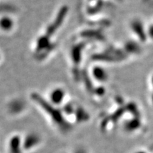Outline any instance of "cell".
<instances>
[{
  "mask_svg": "<svg viewBox=\"0 0 153 153\" xmlns=\"http://www.w3.org/2000/svg\"><path fill=\"white\" fill-rule=\"evenodd\" d=\"M38 141L39 140H38L37 135H30L26 139L24 144L23 145V148L26 150H29V149L32 148L31 147H33V145L35 146L36 144H38Z\"/></svg>",
  "mask_w": 153,
  "mask_h": 153,
  "instance_id": "cell-1",
  "label": "cell"
},
{
  "mask_svg": "<svg viewBox=\"0 0 153 153\" xmlns=\"http://www.w3.org/2000/svg\"><path fill=\"white\" fill-rule=\"evenodd\" d=\"M21 145L20 140L18 137H14L11 140L9 143V152L10 153H21Z\"/></svg>",
  "mask_w": 153,
  "mask_h": 153,
  "instance_id": "cell-2",
  "label": "cell"
},
{
  "mask_svg": "<svg viewBox=\"0 0 153 153\" xmlns=\"http://www.w3.org/2000/svg\"><path fill=\"white\" fill-rule=\"evenodd\" d=\"M51 100L53 103H55V104H60L61 101L63 100V98H64V92H63L62 90L61 89H55L52 92L51 95Z\"/></svg>",
  "mask_w": 153,
  "mask_h": 153,
  "instance_id": "cell-3",
  "label": "cell"
},
{
  "mask_svg": "<svg viewBox=\"0 0 153 153\" xmlns=\"http://www.w3.org/2000/svg\"><path fill=\"white\" fill-rule=\"evenodd\" d=\"M1 26L4 28V29L8 30L10 29V28L12 26V22H11L10 19H5L2 21L1 23Z\"/></svg>",
  "mask_w": 153,
  "mask_h": 153,
  "instance_id": "cell-4",
  "label": "cell"
},
{
  "mask_svg": "<svg viewBox=\"0 0 153 153\" xmlns=\"http://www.w3.org/2000/svg\"><path fill=\"white\" fill-rule=\"evenodd\" d=\"M76 153H84V152H76Z\"/></svg>",
  "mask_w": 153,
  "mask_h": 153,
  "instance_id": "cell-5",
  "label": "cell"
}]
</instances>
